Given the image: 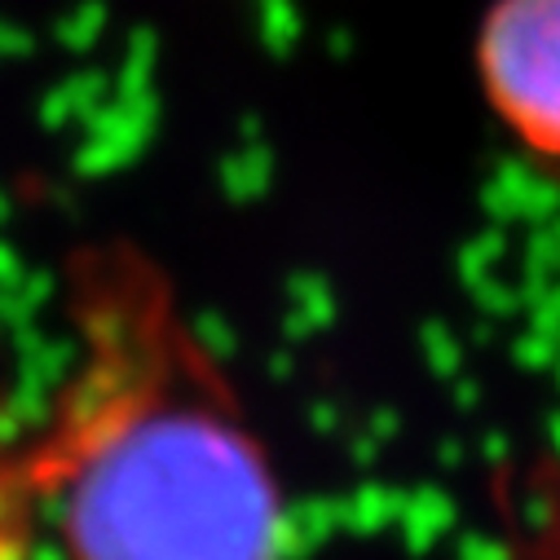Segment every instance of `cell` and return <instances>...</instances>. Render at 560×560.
Listing matches in <instances>:
<instances>
[{"instance_id": "6da1fadb", "label": "cell", "mask_w": 560, "mask_h": 560, "mask_svg": "<svg viewBox=\"0 0 560 560\" xmlns=\"http://www.w3.org/2000/svg\"><path fill=\"white\" fill-rule=\"evenodd\" d=\"M71 323L62 388L0 464V516L40 521L58 560H283L269 451L168 278L93 252Z\"/></svg>"}, {"instance_id": "7a4b0ae2", "label": "cell", "mask_w": 560, "mask_h": 560, "mask_svg": "<svg viewBox=\"0 0 560 560\" xmlns=\"http://www.w3.org/2000/svg\"><path fill=\"white\" fill-rule=\"evenodd\" d=\"M477 80L512 142L560 164V0H494L477 36Z\"/></svg>"}]
</instances>
